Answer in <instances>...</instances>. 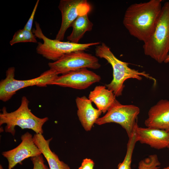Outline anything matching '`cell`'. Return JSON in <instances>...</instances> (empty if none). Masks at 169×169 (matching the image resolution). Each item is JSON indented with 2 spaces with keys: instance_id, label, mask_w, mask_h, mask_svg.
<instances>
[{
  "instance_id": "cell-1",
  "label": "cell",
  "mask_w": 169,
  "mask_h": 169,
  "mask_svg": "<svg viewBox=\"0 0 169 169\" xmlns=\"http://www.w3.org/2000/svg\"><path fill=\"white\" fill-rule=\"evenodd\" d=\"M162 0L132 4L125 12L123 24L130 34L146 42L153 32L162 6Z\"/></svg>"
},
{
  "instance_id": "cell-2",
  "label": "cell",
  "mask_w": 169,
  "mask_h": 169,
  "mask_svg": "<svg viewBox=\"0 0 169 169\" xmlns=\"http://www.w3.org/2000/svg\"><path fill=\"white\" fill-rule=\"evenodd\" d=\"M95 53L96 56L105 59L111 66L113 78L110 83L106 84V86L113 92L116 97L122 95L125 87L124 83L128 79L133 78L141 80L142 76H143L156 83V79L145 72H140L131 69L129 67L128 63L117 59L110 48L104 43L97 45L95 48Z\"/></svg>"
},
{
  "instance_id": "cell-3",
  "label": "cell",
  "mask_w": 169,
  "mask_h": 169,
  "mask_svg": "<svg viewBox=\"0 0 169 169\" xmlns=\"http://www.w3.org/2000/svg\"><path fill=\"white\" fill-rule=\"evenodd\" d=\"M29 101L27 98L23 96L21 104L16 110L8 112L6 108L3 107L0 114V125L5 124L6 132L10 133L14 136L16 126L22 129H31L37 134H42V128L44 124L49 120L47 117L39 118L34 115L28 108Z\"/></svg>"
},
{
  "instance_id": "cell-4",
  "label": "cell",
  "mask_w": 169,
  "mask_h": 169,
  "mask_svg": "<svg viewBox=\"0 0 169 169\" xmlns=\"http://www.w3.org/2000/svg\"><path fill=\"white\" fill-rule=\"evenodd\" d=\"M143 48L145 55L159 63L164 62L169 51V2L162 6L154 31Z\"/></svg>"
},
{
  "instance_id": "cell-5",
  "label": "cell",
  "mask_w": 169,
  "mask_h": 169,
  "mask_svg": "<svg viewBox=\"0 0 169 169\" xmlns=\"http://www.w3.org/2000/svg\"><path fill=\"white\" fill-rule=\"evenodd\" d=\"M35 28L33 29L32 31L36 38L43 41L42 43H38L36 52L49 60L55 61L66 54L76 51H84L91 46L100 44L99 42L79 44L69 41H62L56 39H52L44 35L38 22L35 21Z\"/></svg>"
},
{
  "instance_id": "cell-6",
  "label": "cell",
  "mask_w": 169,
  "mask_h": 169,
  "mask_svg": "<svg viewBox=\"0 0 169 169\" xmlns=\"http://www.w3.org/2000/svg\"><path fill=\"white\" fill-rule=\"evenodd\" d=\"M15 68H9L6 72V78L0 82V100L3 102L9 100L18 90L28 87L36 85L46 87L58 76L54 70L49 69L44 72L35 78L24 80H18L14 78Z\"/></svg>"
},
{
  "instance_id": "cell-7",
  "label": "cell",
  "mask_w": 169,
  "mask_h": 169,
  "mask_svg": "<svg viewBox=\"0 0 169 169\" xmlns=\"http://www.w3.org/2000/svg\"><path fill=\"white\" fill-rule=\"evenodd\" d=\"M140 112L139 108L134 105H124L116 100L103 117L99 118L95 123L100 125L115 123L120 125L130 137L137 125V118Z\"/></svg>"
},
{
  "instance_id": "cell-8",
  "label": "cell",
  "mask_w": 169,
  "mask_h": 169,
  "mask_svg": "<svg viewBox=\"0 0 169 169\" xmlns=\"http://www.w3.org/2000/svg\"><path fill=\"white\" fill-rule=\"evenodd\" d=\"M49 69L58 75L83 68L97 69L101 65L98 59L84 51H78L66 54L58 60L48 64Z\"/></svg>"
},
{
  "instance_id": "cell-9",
  "label": "cell",
  "mask_w": 169,
  "mask_h": 169,
  "mask_svg": "<svg viewBox=\"0 0 169 169\" xmlns=\"http://www.w3.org/2000/svg\"><path fill=\"white\" fill-rule=\"evenodd\" d=\"M58 7L61 13L62 21L55 39L62 41L72 23L79 16L88 13L90 6L86 0H61Z\"/></svg>"
},
{
  "instance_id": "cell-10",
  "label": "cell",
  "mask_w": 169,
  "mask_h": 169,
  "mask_svg": "<svg viewBox=\"0 0 169 169\" xmlns=\"http://www.w3.org/2000/svg\"><path fill=\"white\" fill-rule=\"evenodd\" d=\"M101 77L87 68L71 71L58 76L51 85L84 90L94 83L99 82Z\"/></svg>"
},
{
  "instance_id": "cell-11",
  "label": "cell",
  "mask_w": 169,
  "mask_h": 169,
  "mask_svg": "<svg viewBox=\"0 0 169 169\" xmlns=\"http://www.w3.org/2000/svg\"><path fill=\"white\" fill-rule=\"evenodd\" d=\"M21 142L17 146L2 153L8 161V169H12L18 164H21L26 158L42 155L30 133L26 132L21 136Z\"/></svg>"
},
{
  "instance_id": "cell-12",
  "label": "cell",
  "mask_w": 169,
  "mask_h": 169,
  "mask_svg": "<svg viewBox=\"0 0 169 169\" xmlns=\"http://www.w3.org/2000/svg\"><path fill=\"white\" fill-rule=\"evenodd\" d=\"M137 142L148 145L159 150L167 148L169 142V132L151 127H139L136 128Z\"/></svg>"
},
{
  "instance_id": "cell-13",
  "label": "cell",
  "mask_w": 169,
  "mask_h": 169,
  "mask_svg": "<svg viewBox=\"0 0 169 169\" xmlns=\"http://www.w3.org/2000/svg\"><path fill=\"white\" fill-rule=\"evenodd\" d=\"M144 123L146 127L169 132V100L161 99L152 106Z\"/></svg>"
},
{
  "instance_id": "cell-14",
  "label": "cell",
  "mask_w": 169,
  "mask_h": 169,
  "mask_svg": "<svg viewBox=\"0 0 169 169\" xmlns=\"http://www.w3.org/2000/svg\"><path fill=\"white\" fill-rule=\"evenodd\" d=\"M75 102L77 114L82 126L85 131L90 130L102 112L94 108L91 101L85 96L77 97Z\"/></svg>"
},
{
  "instance_id": "cell-15",
  "label": "cell",
  "mask_w": 169,
  "mask_h": 169,
  "mask_svg": "<svg viewBox=\"0 0 169 169\" xmlns=\"http://www.w3.org/2000/svg\"><path fill=\"white\" fill-rule=\"evenodd\" d=\"M34 143L47 161L49 169H70L69 166L60 161L58 156L50 149L49 143L52 138L46 140L42 134L36 133L33 136Z\"/></svg>"
},
{
  "instance_id": "cell-16",
  "label": "cell",
  "mask_w": 169,
  "mask_h": 169,
  "mask_svg": "<svg viewBox=\"0 0 169 169\" xmlns=\"http://www.w3.org/2000/svg\"><path fill=\"white\" fill-rule=\"evenodd\" d=\"M116 96L105 86H96L90 91L88 98L103 113L107 112L116 100Z\"/></svg>"
},
{
  "instance_id": "cell-17",
  "label": "cell",
  "mask_w": 169,
  "mask_h": 169,
  "mask_svg": "<svg viewBox=\"0 0 169 169\" xmlns=\"http://www.w3.org/2000/svg\"><path fill=\"white\" fill-rule=\"evenodd\" d=\"M88 13L79 16L72 23L70 26L72 28V32L67 37L68 41L78 43L86 32L92 30L93 24L89 19Z\"/></svg>"
},
{
  "instance_id": "cell-18",
  "label": "cell",
  "mask_w": 169,
  "mask_h": 169,
  "mask_svg": "<svg viewBox=\"0 0 169 169\" xmlns=\"http://www.w3.org/2000/svg\"><path fill=\"white\" fill-rule=\"evenodd\" d=\"M136 127L132 135L129 138L125 156L123 162L118 165V169H132L131 166L132 157L135 144L137 142L136 131Z\"/></svg>"
},
{
  "instance_id": "cell-19",
  "label": "cell",
  "mask_w": 169,
  "mask_h": 169,
  "mask_svg": "<svg viewBox=\"0 0 169 169\" xmlns=\"http://www.w3.org/2000/svg\"><path fill=\"white\" fill-rule=\"evenodd\" d=\"M32 42L37 43L36 37L33 33L24 28L15 32L9 44L11 46L19 43Z\"/></svg>"
},
{
  "instance_id": "cell-20",
  "label": "cell",
  "mask_w": 169,
  "mask_h": 169,
  "mask_svg": "<svg viewBox=\"0 0 169 169\" xmlns=\"http://www.w3.org/2000/svg\"><path fill=\"white\" fill-rule=\"evenodd\" d=\"M161 163L156 154L149 156L139 163L138 169H159Z\"/></svg>"
},
{
  "instance_id": "cell-21",
  "label": "cell",
  "mask_w": 169,
  "mask_h": 169,
  "mask_svg": "<svg viewBox=\"0 0 169 169\" xmlns=\"http://www.w3.org/2000/svg\"><path fill=\"white\" fill-rule=\"evenodd\" d=\"M42 155L31 158L33 165V169H49L44 164Z\"/></svg>"
},
{
  "instance_id": "cell-22",
  "label": "cell",
  "mask_w": 169,
  "mask_h": 169,
  "mask_svg": "<svg viewBox=\"0 0 169 169\" xmlns=\"http://www.w3.org/2000/svg\"><path fill=\"white\" fill-rule=\"evenodd\" d=\"M39 0H38L36 2L30 17L24 27V28L27 30L30 31H32V27L34 18L39 3Z\"/></svg>"
},
{
  "instance_id": "cell-23",
  "label": "cell",
  "mask_w": 169,
  "mask_h": 169,
  "mask_svg": "<svg viewBox=\"0 0 169 169\" xmlns=\"http://www.w3.org/2000/svg\"><path fill=\"white\" fill-rule=\"evenodd\" d=\"M94 162L91 159L85 158L84 159L81 166L78 169H94Z\"/></svg>"
},
{
  "instance_id": "cell-24",
  "label": "cell",
  "mask_w": 169,
  "mask_h": 169,
  "mask_svg": "<svg viewBox=\"0 0 169 169\" xmlns=\"http://www.w3.org/2000/svg\"><path fill=\"white\" fill-rule=\"evenodd\" d=\"M164 62L167 63L169 62V54H168Z\"/></svg>"
},
{
  "instance_id": "cell-25",
  "label": "cell",
  "mask_w": 169,
  "mask_h": 169,
  "mask_svg": "<svg viewBox=\"0 0 169 169\" xmlns=\"http://www.w3.org/2000/svg\"><path fill=\"white\" fill-rule=\"evenodd\" d=\"M163 169H169V166L164 168Z\"/></svg>"
},
{
  "instance_id": "cell-26",
  "label": "cell",
  "mask_w": 169,
  "mask_h": 169,
  "mask_svg": "<svg viewBox=\"0 0 169 169\" xmlns=\"http://www.w3.org/2000/svg\"><path fill=\"white\" fill-rule=\"evenodd\" d=\"M0 169H3V167L1 165L0 166Z\"/></svg>"
},
{
  "instance_id": "cell-27",
  "label": "cell",
  "mask_w": 169,
  "mask_h": 169,
  "mask_svg": "<svg viewBox=\"0 0 169 169\" xmlns=\"http://www.w3.org/2000/svg\"><path fill=\"white\" fill-rule=\"evenodd\" d=\"M167 148L169 150V142Z\"/></svg>"
}]
</instances>
